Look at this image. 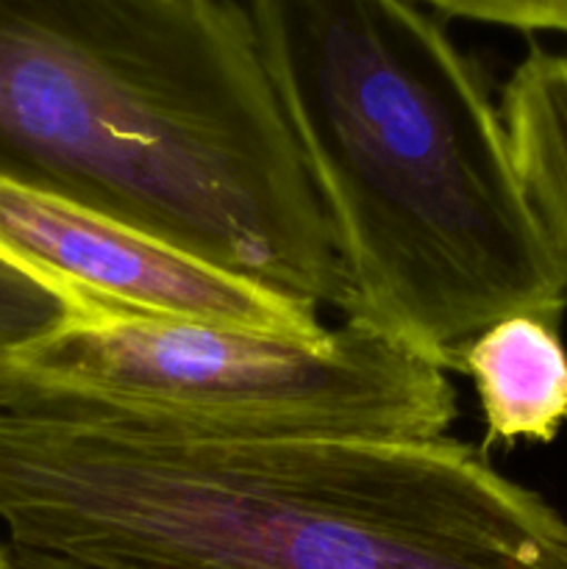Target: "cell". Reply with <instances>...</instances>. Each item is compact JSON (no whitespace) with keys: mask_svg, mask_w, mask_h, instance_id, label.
I'll list each match as a JSON object with an SVG mask.
<instances>
[{"mask_svg":"<svg viewBox=\"0 0 567 569\" xmlns=\"http://www.w3.org/2000/svg\"><path fill=\"white\" fill-rule=\"evenodd\" d=\"M0 183L348 303L242 0H0Z\"/></svg>","mask_w":567,"mask_h":569,"instance_id":"obj_1","label":"cell"},{"mask_svg":"<svg viewBox=\"0 0 567 569\" xmlns=\"http://www.w3.org/2000/svg\"><path fill=\"white\" fill-rule=\"evenodd\" d=\"M348 278L345 320L437 367L515 315L559 328L567 278L500 109L409 0H242Z\"/></svg>","mask_w":567,"mask_h":569,"instance_id":"obj_2","label":"cell"},{"mask_svg":"<svg viewBox=\"0 0 567 569\" xmlns=\"http://www.w3.org/2000/svg\"><path fill=\"white\" fill-rule=\"evenodd\" d=\"M9 545L100 569H567V522L461 439L189 442L0 415Z\"/></svg>","mask_w":567,"mask_h":569,"instance_id":"obj_3","label":"cell"},{"mask_svg":"<svg viewBox=\"0 0 567 569\" xmlns=\"http://www.w3.org/2000/svg\"><path fill=\"white\" fill-rule=\"evenodd\" d=\"M0 415L189 442L448 437L442 367L345 320L320 339L83 309L0 361Z\"/></svg>","mask_w":567,"mask_h":569,"instance_id":"obj_4","label":"cell"},{"mask_svg":"<svg viewBox=\"0 0 567 569\" xmlns=\"http://www.w3.org/2000/svg\"><path fill=\"white\" fill-rule=\"evenodd\" d=\"M0 253L78 309L320 339V306L256 283L115 217L0 183Z\"/></svg>","mask_w":567,"mask_h":569,"instance_id":"obj_5","label":"cell"},{"mask_svg":"<svg viewBox=\"0 0 567 569\" xmlns=\"http://www.w3.org/2000/svg\"><path fill=\"white\" fill-rule=\"evenodd\" d=\"M461 370L472 378L487 422L484 448L550 442L567 422V350L545 320H498L467 345Z\"/></svg>","mask_w":567,"mask_h":569,"instance_id":"obj_6","label":"cell"},{"mask_svg":"<svg viewBox=\"0 0 567 569\" xmlns=\"http://www.w3.org/2000/svg\"><path fill=\"white\" fill-rule=\"evenodd\" d=\"M500 117L528 209L567 278V53L534 48L506 81Z\"/></svg>","mask_w":567,"mask_h":569,"instance_id":"obj_7","label":"cell"},{"mask_svg":"<svg viewBox=\"0 0 567 569\" xmlns=\"http://www.w3.org/2000/svg\"><path fill=\"white\" fill-rule=\"evenodd\" d=\"M78 315L61 289L0 253V361L37 348Z\"/></svg>","mask_w":567,"mask_h":569,"instance_id":"obj_8","label":"cell"},{"mask_svg":"<svg viewBox=\"0 0 567 569\" xmlns=\"http://www.w3.org/2000/svg\"><path fill=\"white\" fill-rule=\"evenodd\" d=\"M448 17L517 28L567 33V0H422Z\"/></svg>","mask_w":567,"mask_h":569,"instance_id":"obj_9","label":"cell"},{"mask_svg":"<svg viewBox=\"0 0 567 569\" xmlns=\"http://www.w3.org/2000/svg\"><path fill=\"white\" fill-rule=\"evenodd\" d=\"M6 565L9 569H100L89 565H78V561L56 559V556L33 553V550L14 548V545L6 542Z\"/></svg>","mask_w":567,"mask_h":569,"instance_id":"obj_10","label":"cell"},{"mask_svg":"<svg viewBox=\"0 0 567 569\" xmlns=\"http://www.w3.org/2000/svg\"><path fill=\"white\" fill-rule=\"evenodd\" d=\"M0 569H9V565H6V545H0Z\"/></svg>","mask_w":567,"mask_h":569,"instance_id":"obj_11","label":"cell"}]
</instances>
